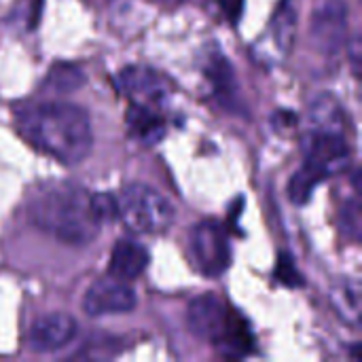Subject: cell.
<instances>
[{"label": "cell", "instance_id": "obj_4", "mask_svg": "<svg viewBox=\"0 0 362 362\" xmlns=\"http://www.w3.org/2000/svg\"><path fill=\"white\" fill-rule=\"evenodd\" d=\"M191 255L197 269L216 278L225 274L231 265V246L227 229L218 221H204L191 231Z\"/></svg>", "mask_w": 362, "mask_h": 362}, {"label": "cell", "instance_id": "obj_25", "mask_svg": "<svg viewBox=\"0 0 362 362\" xmlns=\"http://www.w3.org/2000/svg\"><path fill=\"white\" fill-rule=\"evenodd\" d=\"M40 13H42V0H30V19H28L30 21V28L36 25Z\"/></svg>", "mask_w": 362, "mask_h": 362}, {"label": "cell", "instance_id": "obj_13", "mask_svg": "<svg viewBox=\"0 0 362 362\" xmlns=\"http://www.w3.org/2000/svg\"><path fill=\"white\" fill-rule=\"evenodd\" d=\"M125 121H127L129 136L136 138L140 144L151 146V144H157L165 136V121L153 106L129 102Z\"/></svg>", "mask_w": 362, "mask_h": 362}, {"label": "cell", "instance_id": "obj_11", "mask_svg": "<svg viewBox=\"0 0 362 362\" xmlns=\"http://www.w3.org/2000/svg\"><path fill=\"white\" fill-rule=\"evenodd\" d=\"M204 72H206L208 83L212 85L214 98L225 106V110H235L242 106L233 66L221 51H214L206 57Z\"/></svg>", "mask_w": 362, "mask_h": 362}, {"label": "cell", "instance_id": "obj_18", "mask_svg": "<svg viewBox=\"0 0 362 362\" xmlns=\"http://www.w3.org/2000/svg\"><path fill=\"white\" fill-rule=\"evenodd\" d=\"M81 85H85V72L76 64H70V62L53 64L45 78V87L51 91H59V93L74 91Z\"/></svg>", "mask_w": 362, "mask_h": 362}, {"label": "cell", "instance_id": "obj_14", "mask_svg": "<svg viewBox=\"0 0 362 362\" xmlns=\"http://www.w3.org/2000/svg\"><path fill=\"white\" fill-rule=\"evenodd\" d=\"M214 346L227 358H244V356L252 354L255 352V335L250 331L248 320L244 316H240L235 310H231L225 331Z\"/></svg>", "mask_w": 362, "mask_h": 362}, {"label": "cell", "instance_id": "obj_12", "mask_svg": "<svg viewBox=\"0 0 362 362\" xmlns=\"http://www.w3.org/2000/svg\"><path fill=\"white\" fill-rule=\"evenodd\" d=\"M148 261H151V255L142 244H138L134 240H119L110 255L108 274L119 280L129 282L146 272Z\"/></svg>", "mask_w": 362, "mask_h": 362}, {"label": "cell", "instance_id": "obj_16", "mask_svg": "<svg viewBox=\"0 0 362 362\" xmlns=\"http://www.w3.org/2000/svg\"><path fill=\"white\" fill-rule=\"evenodd\" d=\"M272 38L276 42V47L286 53L293 47L295 40V32H297V6L293 0H282L272 17Z\"/></svg>", "mask_w": 362, "mask_h": 362}, {"label": "cell", "instance_id": "obj_3", "mask_svg": "<svg viewBox=\"0 0 362 362\" xmlns=\"http://www.w3.org/2000/svg\"><path fill=\"white\" fill-rule=\"evenodd\" d=\"M117 206L119 218L134 233H161L174 221L172 204L159 191L142 182L125 185L117 197Z\"/></svg>", "mask_w": 362, "mask_h": 362}, {"label": "cell", "instance_id": "obj_24", "mask_svg": "<svg viewBox=\"0 0 362 362\" xmlns=\"http://www.w3.org/2000/svg\"><path fill=\"white\" fill-rule=\"evenodd\" d=\"M350 62H352V72L358 78L361 76V36L358 34L350 40Z\"/></svg>", "mask_w": 362, "mask_h": 362}, {"label": "cell", "instance_id": "obj_5", "mask_svg": "<svg viewBox=\"0 0 362 362\" xmlns=\"http://www.w3.org/2000/svg\"><path fill=\"white\" fill-rule=\"evenodd\" d=\"M303 163L325 178L344 172L350 161V148L344 132L310 129L303 138Z\"/></svg>", "mask_w": 362, "mask_h": 362}, {"label": "cell", "instance_id": "obj_8", "mask_svg": "<svg viewBox=\"0 0 362 362\" xmlns=\"http://www.w3.org/2000/svg\"><path fill=\"white\" fill-rule=\"evenodd\" d=\"M119 85L129 102L159 108L170 98V83L157 70L146 66H127L119 72Z\"/></svg>", "mask_w": 362, "mask_h": 362}, {"label": "cell", "instance_id": "obj_21", "mask_svg": "<svg viewBox=\"0 0 362 362\" xmlns=\"http://www.w3.org/2000/svg\"><path fill=\"white\" fill-rule=\"evenodd\" d=\"M341 229L350 240H354V242L361 240V206H358V199H352L344 206Z\"/></svg>", "mask_w": 362, "mask_h": 362}, {"label": "cell", "instance_id": "obj_1", "mask_svg": "<svg viewBox=\"0 0 362 362\" xmlns=\"http://www.w3.org/2000/svg\"><path fill=\"white\" fill-rule=\"evenodd\" d=\"M19 134L40 153L64 165L81 163L91 151L87 112L70 102H36L17 110Z\"/></svg>", "mask_w": 362, "mask_h": 362}, {"label": "cell", "instance_id": "obj_23", "mask_svg": "<svg viewBox=\"0 0 362 362\" xmlns=\"http://www.w3.org/2000/svg\"><path fill=\"white\" fill-rule=\"evenodd\" d=\"M223 15L229 19V23H238L244 13V0H216Z\"/></svg>", "mask_w": 362, "mask_h": 362}, {"label": "cell", "instance_id": "obj_10", "mask_svg": "<svg viewBox=\"0 0 362 362\" xmlns=\"http://www.w3.org/2000/svg\"><path fill=\"white\" fill-rule=\"evenodd\" d=\"M76 335V322L72 316L53 312L42 316L30 333V346L34 352H57Z\"/></svg>", "mask_w": 362, "mask_h": 362}, {"label": "cell", "instance_id": "obj_20", "mask_svg": "<svg viewBox=\"0 0 362 362\" xmlns=\"http://www.w3.org/2000/svg\"><path fill=\"white\" fill-rule=\"evenodd\" d=\"M274 278H276V282H280L286 288H301L305 284L303 274L297 269L295 259L288 252H280L278 255V263H276V269H274Z\"/></svg>", "mask_w": 362, "mask_h": 362}, {"label": "cell", "instance_id": "obj_15", "mask_svg": "<svg viewBox=\"0 0 362 362\" xmlns=\"http://www.w3.org/2000/svg\"><path fill=\"white\" fill-rule=\"evenodd\" d=\"M310 125L312 129H325V132H344V110L341 104L335 95L331 93H320L312 100L310 110Z\"/></svg>", "mask_w": 362, "mask_h": 362}, {"label": "cell", "instance_id": "obj_22", "mask_svg": "<svg viewBox=\"0 0 362 362\" xmlns=\"http://www.w3.org/2000/svg\"><path fill=\"white\" fill-rule=\"evenodd\" d=\"M91 206H93V212H95V216H98V221L102 225L119 218L117 197H112L108 193H95V195H91Z\"/></svg>", "mask_w": 362, "mask_h": 362}, {"label": "cell", "instance_id": "obj_6", "mask_svg": "<svg viewBox=\"0 0 362 362\" xmlns=\"http://www.w3.org/2000/svg\"><path fill=\"white\" fill-rule=\"evenodd\" d=\"M134 308H136L134 288L125 280H119L115 276L95 280L83 297V312L91 318L127 314Z\"/></svg>", "mask_w": 362, "mask_h": 362}, {"label": "cell", "instance_id": "obj_17", "mask_svg": "<svg viewBox=\"0 0 362 362\" xmlns=\"http://www.w3.org/2000/svg\"><path fill=\"white\" fill-rule=\"evenodd\" d=\"M333 305L339 312V316L350 322L352 327H358L361 322V288L356 282L344 280L333 288Z\"/></svg>", "mask_w": 362, "mask_h": 362}, {"label": "cell", "instance_id": "obj_7", "mask_svg": "<svg viewBox=\"0 0 362 362\" xmlns=\"http://www.w3.org/2000/svg\"><path fill=\"white\" fill-rule=\"evenodd\" d=\"M312 40L325 55H335L348 32V8L344 0H325L312 15Z\"/></svg>", "mask_w": 362, "mask_h": 362}, {"label": "cell", "instance_id": "obj_2", "mask_svg": "<svg viewBox=\"0 0 362 362\" xmlns=\"http://www.w3.org/2000/svg\"><path fill=\"white\" fill-rule=\"evenodd\" d=\"M30 221L64 244L85 246L100 233L91 193L72 182H57L36 193L28 208Z\"/></svg>", "mask_w": 362, "mask_h": 362}, {"label": "cell", "instance_id": "obj_19", "mask_svg": "<svg viewBox=\"0 0 362 362\" xmlns=\"http://www.w3.org/2000/svg\"><path fill=\"white\" fill-rule=\"evenodd\" d=\"M322 180H325L322 174H318L316 170H312L310 165L303 163L301 170L295 172L293 178H291V182H288V197H291V202L297 204V206L308 204V199L312 197L314 189H316Z\"/></svg>", "mask_w": 362, "mask_h": 362}, {"label": "cell", "instance_id": "obj_9", "mask_svg": "<svg viewBox=\"0 0 362 362\" xmlns=\"http://www.w3.org/2000/svg\"><path fill=\"white\" fill-rule=\"evenodd\" d=\"M229 314H231V310L216 295L206 293V295H202V297H197V299H193L189 303L187 325H189V331L195 337L216 344L218 337L225 331Z\"/></svg>", "mask_w": 362, "mask_h": 362}, {"label": "cell", "instance_id": "obj_26", "mask_svg": "<svg viewBox=\"0 0 362 362\" xmlns=\"http://www.w3.org/2000/svg\"><path fill=\"white\" fill-rule=\"evenodd\" d=\"M161 2H165V4H180V2H185V0H161Z\"/></svg>", "mask_w": 362, "mask_h": 362}]
</instances>
